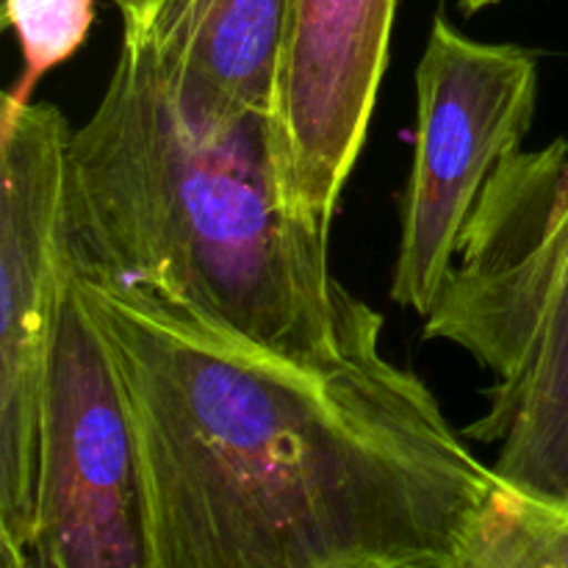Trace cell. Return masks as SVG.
Listing matches in <instances>:
<instances>
[{
	"label": "cell",
	"instance_id": "1",
	"mask_svg": "<svg viewBox=\"0 0 568 568\" xmlns=\"http://www.w3.org/2000/svg\"><path fill=\"white\" fill-rule=\"evenodd\" d=\"M72 288L136 427L159 568H449L491 464L422 377L308 366L128 283Z\"/></svg>",
	"mask_w": 568,
	"mask_h": 568
},
{
	"label": "cell",
	"instance_id": "2",
	"mask_svg": "<svg viewBox=\"0 0 568 568\" xmlns=\"http://www.w3.org/2000/svg\"><path fill=\"white\" fill-rule=\"evenodd\" d=\"M67 225L78 270L239 342L308 366L381 353L383 316L338 283L331 231L294 203L275 114L200 109L131 39L70 133Z\"/></svg>",
	"mask_w": 568,
	"mask_h": 568
},
{
	"label": "cell",
	"instance_id": "3",
	"mask_svg": "<svg viewBox=\"0 0 568 568\" xmlns=\"http://www.w3.org/2000/svg\"><path fill=\"white\" fill-rule=\"evenodd\" d=\"M70 125L50 103L0 105V544L31 547L55 344L75 253L67 225Z\"/></svg>",
	"mask_w": 568,
	"mask_h": 568
},
{
	"label": "cell",
	"instance_id": "4",
	"mask_svg": "<svg viewBox=\"0 0 568 568\" xmlns=\"http://www.w3.org/2000/svg\"><path fill=\"white\" fill-rule=\"evenodd\" d=\"M538 100L527 48L477 42L444 14L416 67V148L403 197L392 300L425 320L436 308L483 192L521 150Z\"/></svg>",
	"mask_w": 568,
	"mask_h": 568
},
{
	"label": "cell",
	"instance_id": "5",
	"mask_svg": "<svg viewBox=\"0 0 568 568\" xmlns=\"http://www.w3.org/2000/svg\"><path fill=\"white\" fill-rule=\"evenodd\" d=\"M28 549L44 568H159L125 388L75 288L55 344Z\"/></svg>",
	"mask_w": 568,
	"mask_h": 568
},
{
	"label": "cell",
	"instance_id": "6",
	"mask_svg": "<svg viewBox=\"0 0 568 568\" xmlns=\"http://www.w3.org/2000/svg\"><path fill=\"white\" fill-rule=\"evenodd\" d=\"M568 272V144L499 164L477 203L425 338L458 344L503 377Z\"/></svg>",
	"mask_w": 568,
	"mask_h": 568
},
{
	"label": "cell",
	"instance_id": "7",
	"mask_svg": "<svg viewBox=\"0 0 568 568\" xmlns=\"http://www.w3.org/2000/svg\"><path fill=\"white\" fill-rule=\"evenodd\" d=\"M397 0H292L275 125L294 203L331 231L369 133Z\"/></svg>",
	"mask_w": 568,
	"mask_h": 568
},
{
	"label": "cell",
	"instance_id": "8",
	"mask_svg": "<svg viewBox=\"0 0 568 568\" xmlns=\"http://www.w3.org/2000/svg\"><path fill=\"white\" fill-rule=\"evenodd\" d=\"M122 39L214 114L272 111L292 0H114Z\"/></svg>",
	"mask_w": 568,
	"mask_h": 568
},
{
	"label": "cell",
	"instance_id": "9",
	"mask_svg": "<svg viewBox=\"0 0 568 568\" xmlns=\"http://www.w3.org/2000/svg\"><path fill=\"white\" fill-rule=\"evenodd\" d=\"M466 436L494 447L497 480L568 508V272Z\"/></svg>",
	"mask_w": 568,
	"mask_h": 568
},
{
	"label": "cell",
	"instance_id": "10",
	"mask_svg": "<svg viewBox=\"0 0 568 568\" xmlns=\"http://www.w3.org/2000/svg\"><path fill=\"white\" fill-rule=\"evenodd\" d=\"M449 568H568V508L494 480Z\"/></svg>",
	"mask_w": 568,
	"mask_h": 568
},
{
	"label": "cell",
	"instance_id": "11",
	"mask_svg": "<svg viewBox=\"0 0 568 568\" xmlns=\"http://www.w3.org/2000/svg\"><path fill=\"white\" fill-rule=\"evenodd\" d=\"M94 22V0H6V26L17 33L26 72L11 89L31 98L44 72L81 50Z\"/></svg>",
	"mask_w": 568,
	"mask_h": 568
},
{
	"label": "cell",
	"instance_id": "12",
	"mask_svg": "<svg viewBox=\"0 0 568 568\" xmlns=\"http://www.w3.org/2000/svg\"><path fill=\"white\" fill-rule=\"evenodd\" d=\"M0 568H44L28 547L0 544Z\"/></svg>",
	"mask_w": 568,
	"mask_h": 568
},
{
	"label": "cell",
	"instance_id": "13",
	"mask_svg": "<svg viewBox=\"0 0 568 568\" xmlns=\"http://www.w3.org/2000/svg\"><path fill=\"white\" fill-rule=\"evenodd\" d=\"M499 3V0H460V6H464L466 11H480L486 9V6H494Z\"/></svg>",
	"mask_w": 568,
	"mask_h": 568
}]
</instances>
